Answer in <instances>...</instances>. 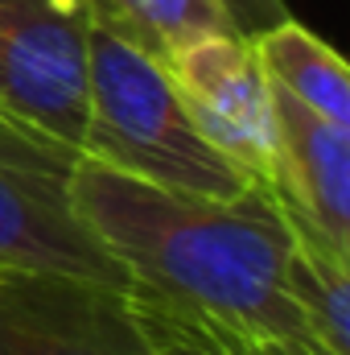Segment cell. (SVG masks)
<instances>
[{
	"instance_id": "cell-1",
	"label": "cell",
	"mask_w": 350,
	"mask_h": 355,
	"mask_svg": "<svg viewBox=\"0 0 350 355\" xmlns=\"http://www.w3.org/2000/svg\"><path fill=\"white\" fill-rule=\"evenodd\" d=\"M71 207L140 293L252 355H334L288 293V227L268 190H165L79 153Z\"/></svg>"
},
{
	"instance_id": "cell-2",
	"label": "cell",
	"mask_w": 350,
	"mask_h": 355,
	"mask_svg": "<svg viewBox=\"0 0 350 355\" xmlns=\"http://www.w3.org/2000/svg\"><path fill=\"white\" fill-rule=\"evenodd\" d=\"M79 153L128 178L235 198L260 178L219 153L190 120L169 71L91 21V91Z\"/></svg>"
},
{
	"instance_id": "cell-3",
	"label": "cell",
	"mask_w": 350,
	"mask_h": 355,
	"mask_svg": "<svg viewBox=\"0 0 350 355\" xmlns=\"http://www.w3.org/2000/svg\"><path fill=\"white\" fill-rule=\"evenodd\" d=\"M79 149L21 124L0 107V265H42L136 289L71 207Z\"/></svg>"
},
{
	"instance_id": "cell-4",
	"label": "cell",
	"mask_w": 350,
	"mask_h": 355,
	"mask_svg": "<svg viewBox=\"0 0 350 355\" xmlns=\"http://www.w3.org/2000/svg\"><path fill=\"white\" fill-rule=\"evenodd\" d=\"M91 91L87 0H0V107L79 149Z\"/></svg>"
},
{
	"instance_id": "cell-5",
	"label": "cell",
	"mask_w": 350,
	"mask_h": 355,
	"mask_svg": "<svg viewBox=\"0 0 350 355\" xmlns=\"http://www.w3.org/2000/svg\"><path fill=\"white\" fill-rule=\"evenodd\" d=\"M0 355H153L136 289L42 265H0Z\"/></svg>"
},
{
	"instance_id": "cell-6",
	"label": "cell",
	"mask_w": 350,
	"mask_h": 355,
	"mask_svg": "<svg viewBox=\"0 0 350 355\" xmlns=\"http://www.w3.org/2000/svg\"><path fill=\"white\" fill-rule=\"evenodd\" d=\"M198 132L252 178H268L272 162V79L256 42L239 29L210 33L165 62Z\"/></svg>"
},
{
	"instance_id": "cell-7",
	"label": "cell",
	"mask_w": 350,
	"mask_h": 355,
	"mask_svg": "<svg viewBox=\"0 0 350 355\" xmlns=\"http://www.w3.org/2000/svg\"><path fill=\"white\" fill-rule=\"evenodd\" d=\"M268 190L350 252V124L326 120L272 83V162Z\"/></svg>"
},
{
	"instance_id": "cell-8",
	"label": "cell",
	"mask_w": 350,
	"mask_h": 355,
	"mask_svg": "<svg viewBox=\"0 0 350 355\" xmlns=\"http://www.w3.org/2000/svg\"><path fill=\"white\" fill-rule=\"evenodd\" d=\"M268 79L326 120L350 124V71L342 54L293 17L252 37Z\"/></svg>"
},
{
	"instance_id": "cell-9",
	"label": "cell",
	"mask_w": 350,
	"mask_h": 355,
	"mask_svg": "<svg viewBox=\"0 0 350 355\" xmlns=\"http://www.w3.org/2000/svg\"><path fill=\"white\" fill-rule=\"evenodd\" d=\"M91 21L120 42L136 46L140 54L157 58L161 67L177 50L210 37L231 33L235 21L227 17L223 0H87Z\"/></svg>"
},
{
	"instance_id": "cell-10",
	"label": "cell",
	"mask_w": 350,
	"mask_h": 355,
	"mask_svg": "<svg viewBox=\"0 0 350 355\" xmlns=\"http://www.w3.org/2000/svg\"><path fill=\"white\" fill-rule=\"evenodd\" d=\"M136 306H140L153 355H252L243 347H235V343H227V339H219V335H210L206 327L190 322L174 306H165V302H157L140 289H136Z\"/></svg>"
},
{
	"instance_id": "cell-11",
	"label": "cell",
	"mask_w": 350,
	"mask_h": 355,
	"mask_svg": "<svg viewBox=\"0 0 350 355\" xmlns=\"http://www.w3.org/2000/svg\"><path fill=\"white\" fill-rule=\"evenodd\" d=\"M223 8L235 21V29L248 33V37H256V33L272 29L276 21L288 17V4L284 0H223Z\"/></svg>"
}]
</instances>
